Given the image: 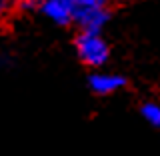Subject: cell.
<instances>
[{
	"label": "cell",
	"mask_w": 160,
	"mask_h": 156,
	"mask_svg": "<svg viewBox=\"0 0 160 156\" xmlns=\"http://www.w3.org/2000/svg\"><path fill=\"white\" fill-rule=\"evenodd\" d=\"M110 18H112L110 0H74L72 24H76L80 30L102 32Z\"/></svg>",
	"instance_id": "1"
},
{
	"label": "cell",
	"mask_w": 160,
	"mask_h": 156,
	"mask_svg": "<svg viewBox=\"0 0 160 156\" xmlns=\"http://www.w3.org/2000/svg\"><path fill=\"white\" fill-rule=\"evenodd\" d=\"M74 48L80 62L88 68H102L110 58V46L104 40L102 32L80 30L74 38Z\"/></svg>",
	"instance_id": "2"
},
{
	"label": "cell",
	"mask_w": 160,
	"mask_h": 156,
	"mask_svg": "<svg viewBox=\"0 0 160 156\" xmlns=\"http://www.w3.org/2000/svg\"><path fill=\"white\" fill-rule=\"evenodd\" d=\"M16 6L22 10H36L58 26L72 24L74 0H16Z\"/></svg>",
	"instance_id": "3"
},
{
	"label": "cell",
	"mask_w": 160,
	"mask_h": 156,
	"mask_svg": "<svg viewBox=\"0 0 160 156\" xmlns=\"http://www.w3.org/2000/svg\"><path fill=\"white\" fill-rule=\"evenodd\" d=\"M88 86L98 96H108V94H114L126 86V78L122 74L112 72H94L88 76Z\"/></svg>",
	"instance_id": "4"
},
{
	"label": "cell",
	"mask_w": 160,
	"mask_h": 156,
	"mask_svg": "<svg viewBox=\"0 0 160 156\" xmlns=\"http://www.w3.org/2000/svg\"><path fill=\"white\" fill-rule=\"evenodd\" d=\"M140 114L150 126L160 128V104L158 102H144L140 106Z\"/></svg>",
	"instance_id": "5"
},
{
	"label": "cell",
	"mask_w": 160,
	"mask_h": 156,
	"mask_svg": "<svg viewBox=\"0 0 160 156\" xmlns=\"http://www.w3.org/2000/svg\"><path fill=\"white\" fill-rule=\"evenodd\" d=\"M14 6H16V0H0V18H4Z\"/></svg>",
	"instance_id": "6"
}]
</instances>
